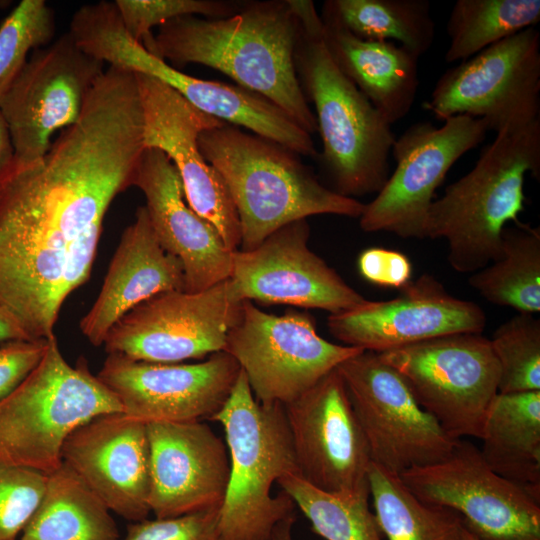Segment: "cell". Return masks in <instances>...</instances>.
<instances>
[{
  "mask_svg": "<svg viewBox=\"0 0 540 540\" xmlns=\"http://www.w3.org/2000/svg\"><path fill=\"white\" fill-rule=\"evenodd\" d=\"M144 149L136 77L109 67L44 157L0 182V307L31 340L54 336L66 298L89 279L105 214Z\"/></svg>",
  "mask_w": 540,
  "mask_h": 540,
  "instance_id": "1",
  "label": "cell"
},
{
  "mask_svg": "<svg viewBox=\"0 0 540 540\" xmlns=\"http://www.w3.org/2000/svg\"><path fill=\"white\" fill-rule=\"evenodd\" d=\"M298 33L292 0L251 1L225 18L171 20L142 45L177 66L195 63L224 73L272 102L311 135L317 122L294 62Z\"/></svg>",
  "mask_w": 540,
  "mask_h": 540,
  "instance_id": "2",
  "label": "cell"
},
{
  "mask_svg": "<svg viewBox=\"0 0 540 540\" xmlns=\"http://www.w3.org/2000/svg\"><path fill=\"white\" fill-rule=\"evenodd\" d=\"M200 152L222 177L235 206L241 250L291 222L332 214L359 218L365 204L324 186L300 156L227 123L202 131Z\"/></svg>",
  "mask_w": 540,
  "mask_h": 540,
  "instance_id": "3",
  "label": "cell"
},
{
  "mask_svg": "<svg viewBox=\"0 0 540 540\" xmlns=\"http://www.w3.org/2000/svg\"><path fill=\"white\" fill-rule=\"evenodd\" d=\"M292 1L299 18L295 69L307 101L314 105L323 147L319 157L333 190L350 198L378 193L389 177L396 139L391 125L333 61L314 3Z\"/></svg>",
  "mask_w": 540,
  "mask_h": 540,
  "instance_id": "4",
  "label": "cell"
},
{
  "mask_svg": "<svg viewBox=\"0 0 540 540\" xmlns=\"http://www.w3.org/2000/svg\"><path fill=\"white\" fill-rule=\"evenodd\" d=\"M527 173L540 179V120L496 134L474 167L432 202L424 238L447 241L455 271L481 270L499 256L504 228L519 222Z\"/></svg>",
  "mask_w": 540,
  "mask_h": 540,
  "instance_id": "5",
  "label": "cell"
},
{
  "mask_svg": "<svg viewBox=\"0 0 540 540\" xmlns=\"http://www.w3.org/2000/svg\"><path fill=\"white\" fill-rule=\"evenodd\" d=\"M209 420L224 429L230 463L219 510L220 540H269L294 508L286 493L272 496L273 484L298 474L284 407L260 403L240 370L227 400Z\"/></svg>",
  "mask_w": 540,
  "mask_h": 540,
  "instance_id": "6",
  "label": "cell"
},
{
  "mask_svg": "<svg viewBox=\"0 0 540 540\" xmlns=\"http://www.w3.org/2000/svg\"><path fill=\"white\" fill-rule=\"evenodd\" d=\"M112 412H122L117 397L85 358L69 364L53 336L39 364L0 402V461L49 474L77 427Z\"/></svg>",
  "mask_w": 540,
  "mask_h": 540,
  "instance_id": "7",
  "label": "cell"
},
{
  "mask_svg": "<svg viewBox=\"0 0 540 540\" xmlns=\"http://www.w3.org/2000/svg\"><path fill=\"white\" fill-rule=\"evenodd\" d=\"M453 439L481 437L500 370L481 333L436 337L378 353Z\"/></svg>",
  "mask_w": 540,
  "mask_h": 540,
  "instance_id": "8",
  "label": "cell"
},
{
  "mask_svg": "<svg viewBox=\"0 0 540 540\" xmlns=\"http://www.w3.org/2000/svg\"><path fill=\"white\" fill-rule=\"evenodd\" d=\"M223 351L237 362L260 403L284 406L364 350L322 338L307 312L274 315L244 300Z\"/></svg>",
  "mask_w": 540,
  "mask_h": 540,
  "instance_id": "9",
  "label": "cell"
},
{
  "mask_svg": "<svg viewBox=\"0 0 540 540\" xmlns=\"http://www.w3.org/2000/svg\"><path fill=\"white\" fill-rule=\"evenodd\" d=\"M423 106L442 121L484 119L496 134L539 121V31L526 28L448 69Z\"/></svg>",
  "mask_w": 540,
  "mask_h": 540,
  "instance_id": "10",
  "label": "cell"
},
{
  "mask_svg": "<svg viewBox=\"0 0 540 540\" xmlns=\"http://www.w3.org/2000/svg\"><path fill=\"white\" fill-rule=\"evenodd\" d=\"M371 460L401 475L446 457L457 440L416 400L404 378L378 353L362 351L338 367Z\"/></svg>",
  "mask_w": 540,
  "mask_h": 540,
  "instance_id": "11",
  "label": "cell"
},
{
  "mask_svg": "<svg viewBox=\"0 0 540 540\" xmlns=\"http://www.w3.org/2000/svg\"><path fill=\"white\" fill-rule=\"evenodd\" d=\"M242 299L230 278L200 292L159 293L122 316L104 340L108 354L150 363H179L223 351Z\"/></svg>",
  "mask_w": 540,
  "mask_h": 540,
  "instance_id": "12",
  "label": "cell"
},
{
  "mask_svg": "<svg viewBox=\"0 0 540 540\" xmlns=\"http://www.w3.org/2000/svg\"><path fill=\"white\" fill-rule=\"evenodd\" d=\"M103 67L69 32L31 52L0 101L14 147V166L39 161L49 150L52 135L80 119Z\"/></svg>",
  "mask_w": 540,
  "mask_h": 540,
  "instance_id": "13",
  "label": "cell"
},
{
  "mask_svg": "<svg viewBox=\"0 0 540 540\" xmlns=\"http://www.w3.org/2000/svg\"><path fill=\"white\" fill-rule=\"evenodd\" d=\"M489 131L484 119L467 115L408 127L391 149L396 167L376 197L365 204L359 224L365 232H389L424 239V226L435 191L465 153Z\"/></svg>",
  "mask_w": 540,
  "mask_h": 540,
  "instance_id": "14",
  "label": "cell"
},
{
  "mask_svg": "<svg viewBox=\"0 0 540 540\" xmlns=\"http://www.w3.org/2000/svg\"><path fill=\"white\" fill-rule=\"evenodd\" d=\"M400 478L420 500L457 512L480 540H540V501L494 472L466 439L440 461Z\"/></svg>",
  "mask_w": 540,
  "mask_h": 540,
  "instance_id": "15",
  "label": "cell"
},
{
  "mask_svg": "<svg viewBox=\"0 0 540 540\" xmlns=\"http://www.w3.org/2000/svg\"><path fill=\"white\" fill-rule=\"evenodd\" d=\"M283 407L300 477L332 494L369 491L368 443L337 368Z\"/></svg>",
  "mask_w": 540,
  "mask_h": 540,
  "instance_id": "16",
  "label": "cell"
},
{
  "mask_svg": "<svg viewBox=\"0 0 540 540\" xmlns=\"http://www.w3.org/2000/svg\"><path fill=\"white\" fill-rule=\"evenodd\" d=\"M135 75L145 148L158 149L169 158L181 178L187 204L217 229L228 249L238 250L241 230L232 198L198 146L202 131L225 122L200 111L167 84L148 75Z\"/></svg>",
  "mask_w": 540,
  "mask_h": 540,
  "instance_id": "17",
  "label": "cell"
},
{
  "mask_svg": "<svg viewBox=\"0 0 540 540\" xmlns=\"http://www.w3.org/2000/svg\"><path fill=\"white\" fill-rule=\"evenodd\" d=\"M239 374V365L224 351L194 364L150 363L110 353L97 377L117 397L124 414L149 424L210 419Z\"/></svg>",
  "mask_w": 540,
  "mask_h": 540,
  "instance_id": "18",
  "label": "cell"
},
{
  "mask_svg": "<svg viewBox=\"0 0 540 540\" xmlns=\"http://www.w3.org/2000/svg\"><path fill=\"white\" fill-rule=\"evenodd\" d=\"M307 219L284 225L251 250L232 254L230 280L242 300L339 313L365 299L308 247Z\"/></svg>",
  "mask_w": 540,
  "mask_h": 540,
  "instance_id": "19",
  "label": "cell"
},
{
  "mask_svg": "<svg viewBox=\"0 0 540 540\" xmlns=\"http://www.w3.org/2000/svg\"><path fill=\"white\" fill-rule=\"evenodd\" d=\"M390 300L369 301L329 314L330 333L347 346L381 353L420 341L481 333L486 315L476 303L448 293L430 274H422Z\"/></svg>",
  "mask_w": 540,
  "mask_h": 540,
  "instance_id": "20",
  "label": "cell"
},
{
  "mask_svg": "<svg viewBox=\"0 0 540 540\" xmlns=\"http://www.w3.org/2000/svg\"><path fill=\"white\" fill-rule=\"evenodd\" d=\"M62 462L126 520H144L151 512L150 446L147 424L123 412L94 417L65 440Z\"/></svg>",
  "mask_w": 540,
  "mask_h": 540,
  "instance_id": "21",
  "label": "cell"
},
{
  "mask_svg": "<svg viewBox=\"0 0 540 540\" xmlns=\"http://www.w3.org/2000/svg\"><path fill=\"white\" fill-rule=\"evenodd\" d=\"M149 506L155 518L220 508L229 481L226 443L202 421L147 424Z\"/></svg>",
  "mask_w": 540,
  "mask_h": 540,
  "instance_id": "22",
  "label": "cell"
},
{
  "mask_svg": "<svg viewBox=\"0 0 540 540\" xmlns=\"http://www.w3.org/2000/svg\"><path fill=\"white\" fill-rule=\"evenodd\" d=\"M133 186L145 196V208L161 246L181 261L186 292H200L230 278L234 251L187 204L181 178L163 152L144 149Z\"/></svg>",
  "mask_w": 540,
  "mask_h": 540,
  "instance_id": "23",
  "label": "cell"
},
{
  "mask_svg": "<svg viewBox=\"0 0 540 540\" xmlns=\"http://www.w3.org/2000/svg\"><path fill=\"white\" fill-rule=\"evenodd\" d=\"M114 60L121 69L148 75L167 84L200 111L212 117L243 127L299 156H318L311 135L283 110L256 93L237 85L202 80L185 74L130 38L119 43Z\"/></svg>",
  "mask_w": 540,
  "mask_h": 540,
  "instance_id": "24",
  "label": "cell"
},
{
  "mask_svg": "<svg viewBox=\"0 0 540 540\" xmlns=\"http://www.w3.org/2000/svg\"><path fill=\"white\" fill-rule=\"evenodd\" d=\"M167 291H185L184 268L161 246L145 206H140L121 236L94 304L80 321L81 332L100 346L122 316Z\"/></svg>",
  "mask_w": 540,
  "mask_h": 540,
  "instance_id": "25",
  "label": "cell"
},
{
  "mask_svg": "<svg viewBox=\"0 0 540 540\" xmlns=\"http://www.w3.org/2000/svg\"><path fill=\"white\" fill-rule=\"evenodd\" d=\"M320 17L325 46L341 72L389 125L403 119L417 96L419 57L393 41L362 39Z\"/></svg>",
  "mask_w": 540,
  "mask_h": 540,
  "instance_id": "26",
  "label": "cell"
},
{
  "mask_svg": "<svg viewBox=\"0 0 540 540\" xmlns=\"http://www.w3.org/2000/svg\"><path fill=\"white\" fill-rule=\"evenodd\" d=\"M480 439L488 466L540 501V391L498 392Z\"/></svg>",
  "mask_w": 540,
  "mask_h": 540,
  "instance_id": "27",
  "label": "cell"
},
{
  "mask_svg": "<svg viewBox=\"0 0 540 540\" xmlns=\"http://www.w3.org/2000/svg\"><path fill=\"white\" fill-rule=\"evenodd\" d=\"M110 512L62 462L47 474L42 498L17 540H120Z\"/></svg>",
  "mask_w": 540,
  "mask_h": 540,
  "instance_id": "28",
  "label": "cell"
},
{
  "mask_svg": "<svg viewBox=\"0 0 540 540\" xmlns=\"http://www.w3.org/2000/svg\"><path fill=\"white\" fill-rule=\"evenodd\" d=\"M469 284L487 301L518 313L540 311V229L521 222L502 232L497 259L473 273Z\"/></svg>",
  "mask_w": 540,
  "mask_h": 540,
  "instance_id": "29",
  "label": "cell"
},
{
  "mask_svg": "<svg viewBox=\"0 0 540 540\" xmlns=\"http://www.w3.org/2000/svg\"><path fill=\"white\" fill-rule=\"evenodd\" d=\"M368 485L376 521L388 540H465L457 512L420 500L399 475L372 462Z\"/></svg>",
  "mask_w": 540,
  "mask_h": 540,
  "instance_id": "30",
  "label": "cell"
},
{
  "mask_svg": "<svg viewBox=\"0 0 540 540\" xmlns=\"http://www.w3.org/2000/svg\"><path fill=\"white\" fill-rule=\"evenodd\" d=\"M430 7L428 0H328L321 16L359 38L394 40L420 57L435 39Z\"/></svg>",
  "mask_w": 540,
  "mask_h": 540,
  "instance_id": "31",
  "label": "cell"
},
{
  "mask_svg": "<svg viewBox=\"0 0 540 540\" xmlns=\"http://www.w3.org/2000/svg\"><path fill=\"white\" fill-rule=\"evenodd\" d=\"M539 21V0H457L446 26L445 61H465Z\"/></svg>",
  "mask_w": 540,
  "mask_h": 540,
  "instance_id": "32",
  "label": "cell"
},
{
  "mask_svg": "<svg viewBox=\"0 0 540 540\" xmlns=\"http://www.w3.org/2000/svg\"><path fill=\"white\" fill-rule=\"evenodd\" d=\"M277 484L325 540H382L369 508V491L332 494L317 489L297 473L282 477Z\"/></svg>",
  "mask_w": 540,
  "mask_h": 540,
  "instance_id": "33",
  "label": "cell"
},
{
  "mask_svg": "<svg viewBox=\"0 0 540 540\" xmlns=\"http://www.w3.org/2000/svg\"><path fill=\"white\" fill-rule=\"evenodd\" d=\"M489 340L500 370L498 392L540 391V320L518 313Z\"/></svg>",
  "mask_w": 540,
  "mask_h": 540,
  "instance_id": "34",
  "label": "cell"
},
{
  "mask_svg": "<svg viewBox=\"0 0 540 540\" xmlns=\"http://www.w3.org/2000/svg\"><path fill=\"white\" fill-rule=\"evenodd\" d=\"M54 12L44 0H23L0 24V101L10 89L30 52L54 38Z\"/></svg>",
  "mask_w": 540,
  "mask_h": 540,
  "instance_id": "35",
  "label": "cell"
},
{
  "mask_svg": "<svg viewBox=\"0 0 540 540\" xmlns=\"http://www.w3.org/2000/svg\"><path fill=\"white\" fill-rule=\"evenodd\" d=\"M127 34L136 42L152 35V29L179 17L225 18L236 14L243 3L222 0H116Z\"/></svg>",
  "mask_w": 540,
  "mask_h": 540,
  "instance_id": "36",
  "label": "cell"
},
{
  "mask_svg": "<svg viewBox=\"0 0 540 540\" xmlns=\"http://www.w3.org/2000/svg\"><path fill=\"white\" fill-rule=\"evenodd\" d=\"M47 474L0 461V540H17L36 510Z\"/></svg>",
  "mask_w": 540,
  "mask_h": 540,
  "instance_id": "37",
  "label": "cell"
},
{
  "mask_svg": "<svg viewBox=\"0 0 540 540\" xmlns=\"http://www.w3.org/2000/svg\"><path fill=\"white\" fill-rule=\"evenodd\" d=\"M219 510L214 508L177 517L144 519L128 525L120 540H220Z\"/></svg>",
  "mask_w": 540,
  "mask_h": 540,
  "instance_id": "38",
  "label": "cell"
},
{
  "mask_svg": "<svg viewBox=\"0 0 540 540\" xmlns=\"http://www.w3.org/2000/svg\"><path fill=\"white\" fill-rule=\"evenodd\" d=\"M48 341L49 339L14 340L0 345V402L39 364Z\"/></svg>",
  "mask_w": 540,
  "mask_h": 540,
  "instance_id": "39",
  "label": "cell"
},
{
  "mask_svg": "<svg viewBox=\"0 0 540 540\" xmlns=\"http://www.w3.org/2000/svg\"><path fill=\"white\" fill-rule=\"evenodd\" d=\"M358 268L364 279L381 287L401 289L411 281V262L396 250L368 248L359 255Z\"/></svg>",
  "mask_w": 540,
  "mask_h": 540,
  "instance_id": "40",
  "label": "cell"
},
{
  "mask_svg": "<svg viewBox=\"0 0 540 540\" xmlns=\"http://www.w3.org/2000/svg\"><path fill=\"white\" fill-rule=\"evenodd\" d=\"M14 161L15 154L10 132L0 111V182L12 170Z\"/></svg>",
  "mask_w": 540,
  "mask_h": 540,
  "instance_id": "41",
  "label": "cell"
},
{
  "mask_svg": "<svg viewBox=\"0 0 540 540\" xmlns=\"http://www.w3.org/2000/svg\"><path fill=\"white\" fill-rule=\"evenodd\" d=\"M14 340H31L19 323L0 307V344Z\"/></svg>",
  "mask_w": 540,
  "mask_h": 540,
  "instance_id": "42",
  "label": "cell"
},
{
  "mask_svg": "<svg viewBox=\"0 0 540 540\" xmlns=\"http://www.w3.org/2000/svg\"><path fill=\"white\" fill-rule=\"evenodd\" d=\"M294 522V514L280 521L273 529L269 540H293L292 527Z\"/></svg>",
  "mask_w": 540,
  "mask_h": 540,
  "instance_id": "43",
  "label": "cell"
},
{
  "mask_svg": "<svg viewBox=\"0 0 540 540\" xmlns=\"http://www.w3.org/2000/svg\"><path fill=\"white\" fill-rule=\"evenodd\" d=\"M465 540H480L465 528Z\"/></svg>",
  "mask_w": 540,
  "mask_h": 540,
  "instance_id": "44",
  "label": "cell"
}]
</instances>
